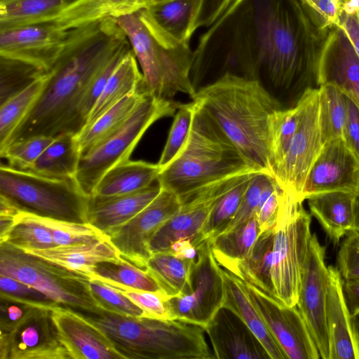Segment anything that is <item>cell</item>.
Wrapping results in <instances>:
<instances>
[{"label": "cell", "mask_w": 359, "mask_h": 359, "mask_svg": "<svg viewBox=\"0 0 359 359\" xmlns=\"http://www.w3.org/2000/svg\"><path fill=\"white\" fill-rule=\"evenodd\" d=\"M162 187L158 180L140 191L122 195L88 196V223L105 235L123 225L147 205L161 192Z\"/></svg>", "instance_id": "23"}, {"label": "cell", "mask_w": 359, "mask_h": 359, "mask_svg": "<svg viewBox=\"0 0 359 359\" xmlns=\"http://www.w3.org/2000/svg\"><path fill=\"white\" fill-rule=\"evenodd\" d=\"M302 112L299 102L290 108L278 109L273 115L271 130V156L276 177L290 147Z\"/></svg>", "instance_id": "41"}, {"label": "cell", "mask_w": 359, "mask_h": 359, "mask_svg": "<svg viewBox=\"0 0 359 359\" xmlns=\"http://www.w3.org/2000/svg\"><path fill=\"white\" fill-rule=\"evenodd\" d=\"M147 92L142 81L135 92L125 97L95 121L84 128L77 135L81 157L118 130L130 118Z\"/></svg>", "instance_id": "30"}, {"label": "cell", "mask_w": 359, "mask_h": 359, "mask_svg": "<svg viewBox=\"0 0 359 359\" xmlns=\"http://www.w3.org/2000/svg\"><path fill=\"white\" fill-rule=\"evenodd\" d=\"M342 290L351 317L359 313V278L343 279Z\"/></svg>", "instance_id": "58"}, {"label": "cell", "mask_w": 359, "mask_h": 359, "mask_svg": "<svg viewBox=\"0 0 359 359\" xmlns=\"http://www.w3.org/2000/svg\"><path fill=\"white\" fill-rule=\"evenodd\" d=\"M352 321L359 346V313L352 317Z\"/></svg>", "instance_id": "60"}, {"label": "cell", "mask_w": 359, "mask_h": 359, "mask_svg": "<svg viewBox=\"0 0 359 359\" xmlns=\"http://www.w3.org/2000/svg\"><path fill=\"white\" fill-rule=\"evenodd\" d=\"M195 113V104H179L168 140L158 164L163 169L172 162L184 147L189 137Z\"/></svg>", "instance_id": "45"}, {"label": "cell", "mask_w": 359, "mask_h": 359, "mask_svg": "<svg viewBox=\"0 0 359 359\" xmlns=\"http://www.w3.org/2000/svg\"><path fill=\"white\" fill-rule=\"evenodd\" d=\"M0 295L34 306L53 308L60 305L46 294L13 278L0 275Z\"/></svg>", "instance_id": "48"}, {"label": "cell", "mask_w": 359, "mask_h": 359, "mask_svg": "<svg viewBox=\"0 0 359 359\" xmlns=\"http://www.w3.org/2000/svg\"><path fill=\"white\" fill-rule=\"evenodd\" d=\"M318 86L332 85L359 107V56L344 28L333 25L323 40L318 64Z\"/></svg>", "instance_id": "19"}, {"label": "cell", "mask_w": 359, "mask_h": 359, "mask_svg": "<svg viewBox=\"0 0 359 359\" xmlns=\"http://www.w3.org/2000/svg\"><path fill=\"white\" fill-rule=\"evenodd\" d=\"M194 104V117L187 142L158 177L162 188L179 197L227 177L258 172L248 165L211 118Z\"/></svg>", "instance_id": "5"}, {"label": "cell", "mask_w": 359, "mask_h": 359, "mask_svg": "<svg viewBox=\"0 0 359 359\" xmlns=\"http://www.w3.org/2000/svg\"><path fill=\"white\" fill-rule=\"evenodd\" d=\"M329 283L325 248L311 234L302 267L297 308L303 317L319 351L320 358L329 359L326 323V302Z\"/></svg>", "instance_id": "14"}, {"label": "cell", "mask_w": 359, "mask_h": 359, "mask_svg": "<svg viewBox=\"0 0 359 359\" xmlns=\"http://www.w3.org/2000/svg\"><path fill=\"white\" fill-rule=\"evenodd\" d=\"M27 213L47 229L57 246L86 243L107 236L88 223L67 222Z\"/></svg>", "instance_id": "44"}, {"label": "cell", "mask_w": 359, "mask_h": 359, "mask_svg": "<svg viewBox=\"0 0 359 359\" xmlns=\"http://www.w3.org/2000/svg\"><path fill=\"white\" fill-rule=\"evenodd\" d=\"M165 1H168V0H151V3H158V2Z\"/></svg>", "instance_id": "63"}, {"label": "cell", "mask_w": 359, "mask_h": 359, "mask_svg": "<svg viewBox=\"0 0 359 359\" xmlns=\"http://www.w3.org/2000/svg\"><path fill=\"white\" fill-rule=\"evenodd\" d=\"M329 283L326 323L329 359H359V346L342 290V277L337 267L328 266Z\"/></svg>", "instance_id": "24"}, {"label": "cell", "mask_w": 359, "mask_h": 359, "mask_svg": "<svg viewBox=\"0 0 359 359\" xmlns=\"http://www.w3.org/2000/svg\"><path fill=\"white\" fill-rule=\"evenodd\" d=\"M81 313L107 335L124 359L215 358L205 329L200 325L107 311L100 315Z\"/></svg>", "instance_id": "4"}, {"label": "cell", "mask_w": 359, "mask_h": 359, "mask_svg": "<svg viewBox=\"0 0 359 359\" xmlns=\"http://www.w3.org/2000/svg\"><path fill=\"white\" fill-rule=\"evenodd\" d=\"M180 197L162 188L159 194L128 222L107 236L121 257L145 269L151 255L148 241L181 208Z\"/></svg>", "instance_id": "16"}, {"label": "cell", "mask_w": 359, "mask_h": 359, "mask_svg": "<svg viewBox=\"0 0 359 359\" xmlns=\"http://www.w3.org/2000/svg\"><path fill=\"white\" fill-rule=\"evenodd\" d=\"M48 74L0 105V148L32 109L44 88Z\"/></svg>", "instance_id": "40"}, {"label": "cell", "mask_w": 359, "mask_h": 359, "mask_svg": "<svg viewBox=\"0 0 359 359\" xmlns=\"http://www.w3.org/2000/svg\"><path fill=\"white\" fill-rule=\"evenodd\" d=\"M161 170L158 163L128 160L106 172L93 194L115 196L140 191L158 180Z\"/></svg>", "instance_id": "29"}, {"label": "cell", "mask_w": 359, "mask_h": 359, "mask_svg": "<svg viewBox=\"0 0 359 359\" xmlns=\"http://www.w3.org/2000/svg\"><path fill=\"white\" fill-rule=\"evenodd\" d=\"M337 268L343 279L359 278V231L346 236L337 253Z\"/></svg>", "instance_id": "50"}, {"label": "cell", "mask_w": 359, "mask_h": 359, "mask_svg": "<svg viewBox=\"0 0 359 359\" xmlns=\"http://www.w3.org/2000/svg\"><path fill=\"white\" fill-rule=\"evenodd\" d=\"M54 138L36 136L10 144L0 149V155L8 160L9 165L28 170Z\"/></svg>", "instance_id": "47"}, {"label": "cell", "mask_w": 359, "mask_h": 359, "mask_svg": "<svg viewBox=\"0 0 359 359\" xmlns=\"http://www.w3.org/2000/svg\"><path fill=\"white\" fill-rule=\"evenodd\" d=\"M74 0H0V29L46 22Z\"/></svg>", "instance_id": "37"}, {"label": "cell", "mask_w": 359, "mask_h": 359, "mask_svg": "<svg viewBox=\"0 0 359 359\" xmlns=\"http://www.w3.org/2000/svg\"><path fill=\"white\" fill-rule=\"evenodd\" d=\"M259 233V224L255 215L239 226L209 240L216 261L222 268L233 273Z\"/></svg>", "instance_id": "34"}, {"label": "cell", "mask_w": 359, "mask_h": 359, "mask_svg": "<svg viewBox=\"0 0 359 359\" xmlns=\"http://www.w3.org/2000/svg\"><path fill=\"white\" fill-rule=\"evenodd\" d=\"M116 288V287H114ZM140 307L144 311V318L168 320L170 317L167 311L164 297L148 291L137 290L128 287L116 288Z\"/></svg>", "instance_id": "51"}, {"label": "cell", "mask_w": 359, "mask_h": 359, "mask_svg": "<svg viewBox=\"0 0 359 359\" xmlns=\"http://www.w3.org/2000/svg\"><path fill=\"white\" fill-rule=\"evenodd\" d=\"M194 260L178 257L169 250L159 252L151 255L146 270L168 299L179 297L187 294L190 290Z\"/></svg>", "instance_id": "33"}, {"label": "cell", "mask_w": 359, "mask_h": 359, "mask_svg": "<svg viewBox=\"0 0 359 359\" xmlns=\"http://www.w3.org/2000/svg\"><path fill=\"white\" fill-rule=\"evenodd\" d=\"M80 158L77 135L65 133L55 137L28 170L50 177H74Z\"/></svg>", "instance_id": "36"}, {"label": "cell", "mask_w": 359, "mask_h": 359, "mask_svg": "<svg viewBox=\"0 0 359 359\" xmlns=\"http://www.w3.org/2000/svg\"><path fill=\"white\" fill-rule=\"evenodd\" d=\"M346 109L342 139L359 158V107L347 96Z\"/></svg>", "instance_id": "55"}, {"label": "cell", "mask_w": 359, "mask_h": 359, "mask_svg": "<svg viewBox=\"0 0 359 359\" xmlns=\"http://www.w3.org/2000/svg\"><path fill=\"white\" fill-rule=\"evenodd\" d=\"M255 172H248L217 202L203 230L193 242L196 248L203 241L212 240L229 226L241 205Z\"/></svg>", "instance_id": "38"}, {"label": "cell", "mask_w": 359, "mask_h": 359, "mask_svg": "<svg viewBox=\"0 0 359 359\" xmlns=\"http://www.w3.org/2000/svg\"><path fill=\"white\" fill-rule=\"evenodd\" d=\"M356 230L359 231V194H358V220H357V228Z\"/></svg>", "instance_id": "62"}, {"label": "cell", "mask_w": 359, "mask_h": 359, "mask_svg": "<svg viewBox=\"0 0 359 359\" xmlns=\"http://www.w3.org/2000/svg\"><path fill=\"white\" fill-rule=\"evenodd\" d=\"M201 4L202 0H168L151 3L144 11L170 36L189 43Z\"/></svg>", "instance_id": "31"}, {"label": "cell", "mask_w": 359, "mask_h": 359, "mask_svg": "<svg viewBox=\"0 0 359 359\" xmlns=\"http://www.w3.org/2000/svg\"><path fill=\"white\" fill-rule=\"evenodd\" d=\"M90 288L95 299L105 311L134 318L143 317V310L120 290L97 280H90Z\"/></svg>", "instance_id": "46"}, {"label": "cell", "mask_w": 359, "mask_h": 359, "mask_svg": "<svg viewBox=\"0 0 359 359\" xmlns=\"http://www.w3.org/2000/svg\"><path fill=\"white\" fill-rule=\"evenodd\" d=\"M271 177L273 176L264 172L254 175L236 215L223 232L239 226L255 215L262 191Z\"/></svg>", "instance_id": "49"}, {"label": "cell", "mask_w": 359, "mask_h": 359, "mask_svg": "<svg viewBox=\"0 0 359 359\" xmlns=\"http://www.w3.org/2000/svg\"><path fill=\"white\" fill-rule=\"evenodd\" d=\"M337 24L344 28L359 56V10L357 0L344 6Z\"/></svg>", "instance_id": "56"}, {"label": "cell", "mask_w": 359, "mask_h": 359, "mask_svg": "<svg viewBox=\"0 0 359 359\" xmlns=\"http://www.w3.org/2000/svg\"><path fill=\"white\" fill-rule=\"evenodd\" d=\"M0 275L34 287L60 305L89 315L105 312L93 296L90 278L0 243Z\"/></svg>", "instance_id": "9"}, {"label": "cell", "mask_w": 359, "mask_h": 359, "mask_svg": "<svg viewBox=\"0 0 359 359\" xmlns=\"http://www.w3.org/2000/svg\"><path fill=\"white\" fill-rule=\"evenodd\" d=\"M22 251L88 276L95 264L120 257L108 236L86 243Z\"/></svg>", "instance_id": "28"}, {"label": "cell", "mask_w": 359, "mask_h": 359, "mask_svg": "<svg viewBox=\"0 0 359 359\" xmlns=\"http://www.w3.org/2000/svg\"><path fill=\"white\" fill-rule=\"evenodd\" d=\"M319 122L323 144L342 138L346 118V95L325 84L318 87Z\"/></svg>", "instance_id": "39"}, {"label": "cell", "mask_w": 359, "mask_h": 359, "mask_svg": "<svg viewBox=\"0 0 359 359\" xmlns=\"http://www.w3.org/2000/svg\"><path fill=\"white\" fill-rule=\"evenodd\" d=\"M302 1L320 32L327 33L331 26L338 23L343 9L339 0Z\"/></svg>", "instance_id": "52"}, {"label": "cell", "mask_w": 359, "mask_h": 359, "mask_svg": "<svg viewBox=\"0 0 359 359\" xmlns=\"http://www.w3.org/2000/svg\"><path fill=\"white\" fill-rule=\"evenodd\" d=\"M52 316L71 359H123L107 335L84 316L58 305Z\"/></svg>", "instance_id": "21"}, {"label": "cell", "mask_w": 359, "mask_h": 359, "mask_svg": "<svg viewBox=\"0 0 359 359\" xmlns=\"http://www.w3.org/2000/svg\"><path fill=\"white\" fill-rule=\"evenodd\" d=\"M245 174L223 179L180 197V210L149 240L151 255L168 250L179 240L189 239L193 244L218 200Z\"/></svg>", "instance_id": "13"}, {"label": "cell", "mask_w": 359, "mask_h": 359, "mask_svg": "<svg viewBox=\"0 0 359 359\" xmlns=\"http://www.w3.org/2000/svg\"><path fill=\"white\" fill-rule=\"evenodd\" d=\"M204 329L215 358L271 359L243 321L226 308H221Z\"/></svg>", "instance_id": "22"}, {"label": "cell", "mask_w": 359, "mask_h": 359, "mask_svg": "<svg viewBox=\"0 0 359 359\" xmlns=\"http://www.w3.org/2000/svg\"><path fill=\"white\" fill-rule=\"evenodd\" d=\"M142 81V74L140 72L137 60L131 49L109 76L89 114L84 128L95 121L125 97L135 92Z\"/></svg>", "instance_id": "32"}, {"label": "cell", "mask_w": 359, "mask_h": 359, "mask_svg": "<svg viewBox=\"0 0 359 359\" xmlns=\"http://www.w3.org/2000/svg\"><path fill=\"white\" fill-rule=\"evenodd\" d=\"M314 216L334 245L357 228L358 194L351 191H331L306 198Z\"/></svg>", "instance_id": "25"}, {"label": "cell", "mask_w": 359, "mask_h": 359, "mask_svg": "<svg viewBox=\"0 0 359 359\" xmlns=\"http://www.w3.org/2000/svg\"><path fill=\"white\" fill-rule=\"evenodd\" d=\"M303 201L285 191L273 226L269 296L287 306L297 305L311 237V215L304 209Z\"/></svg>", "instance_id": "8"}, {"label": "cell", "mask_w": 359, "mask_h": 359, "mask_svg": "<svg viewBox=\"0 0 359 359\" xmlns=\"http://www.w3.org/2000/svg\"><path fill=\"white\" fill-rule=\"evenodd\" d=\"M244 283L263 321L287 358H320L315 341L296 306H285L252 284Z\"/></svg>", "instance_id": "17"}, {"label": "cell", "mask_w": 359, "mask_h": 359, "mask_svg": "<svg viewBox=\"0 0 359 359\" xmlns=\"http://www.w3.org/2000/svg\"><path fill=\"white\" fill-rule=\"evenodd\" d=\"M320 31L302 0H231L200 37L191 79L210 83L225 74L258 80L283 109L318 88Z\"/></svg>", "instance_id": "1"}, {"label": "cell", "mask_w": 359, "mask_h": 359, "mask_svg": "<svg viewBox=\"0 0 359 359\" xmlns=\"http://www.w3.org/2000/svg\"><path fill=\"white\" fill-rule=\"evenodd\" d=\"M168 250L178 257L187 259H195L197 255L196 248L189 239L176 241Z\"/></svg>", "instance_id": "59"}, {"label": "cell", "mask_w": 359, "mask_h": 359, "mask_svg": "<svg viewBox=\"0 0 359 359\" xmlns=\"http://www.w3.org/2000/svg\"><path fill=\"white\" fill-rule=\"evenodd\" d=\"M217 125L256 172L273 177L271 130L283 109L258 81L225 74L201 87L192 100Z\"/></svg>", "instance_id": "3"}, {"label": "cell", "mask_w": 359, "mask_h": 359, "mask_svg": "<svg viewBox=\"0 0 359 359\" xmlns=\"http://www.w3.org/2000/svg\"><path fill=\"white\" fill-rule=\"evenodd\" d=\"M139 13L146 25H133L127 38L148 91L167 100L172 101L178 93L193 99L196 93L191 79L194 52L189 43L177 41L161 29L144 8Z\"/></svg>", "instance_id": "6"}, {"label": "cell", "mask_w": 359, "mask_h": 359, "mask_svg": "<svg viewBox=\"0 0 359 359\" xmlns=\"http://www.w3.org/2000/svg\"><path fill=\"white\" fill-rule=\"evenodd\" d=\"M190 273V290L182 297L165 301L170 320L200 325L205 328L224 302L222 268L216 261L209 240L196 248Z\"/></svg>", "instance_id": "11"}, {"label": "cell", "mask_w": 359, "mask_h": 359, "mask_svg": "<svg viewBox=\"0 0 359 359\" xmlns=\"http://www.w3.org/2000/svg\"><path fill=\"white\" fill-rule=\"evenodd\" d=\"M357 4H358V10H359V0H357Z\"/></svg>", "instance_id": "64"}, {"label": "cell", "mask_w": 359, "mask_h": 359, "mask_svg": "<svg viewBox=\"0 0 359 359\" xmlns=\"http://www.w3.org/2000/svg\"><path fill=\"white\" fill-rule=\"evenodd\" d=\"M179 104L145 93L127 121L90 152L81 157L74 176L83 192L93 195L104 176L114 166L130 160L146 130L157 120L174 114Z\"/></svg>", "instance_id": "10"}, {"label": "cell", "mask_w": 359, "mask_h": 359, "mask_svg": "<svg viewBox=\"0 0 359 359\" xmlns=\"http://www.w3.org/2000/svg\"><path fill=\"white\" fill-rule=\"evenodd\" d=\"M151 0H74L51 22L65 29H73L107 18H118L146 8Z\"/></svg>", "instance_id": "27"}, {"label": "cell", "mask_w": 359, "mask_h": 359, "mask_svg": "<svg viewBox=\"0 0 359 359\" xmlns=\"http://www.w3.org/2000/svg\"><path fill=\"white\" fill-rule=\"evenodd\" d=\"M285 194V190L279 185L269 197L258 207L255 216L260 233L275 225Z\"/></svg>", "instance_id": "54"}, {"label": "cell", "mask_w": 359, "mask_h": 359, "mask_svg": "<svg viewBox=\"0 0 359 359\" xmlns=\"http://www.w3.org/2000/svg\"><path fill=\"white\" fill-rule=\"evenodd\" d=\"M0 196L20 212L77 223H88L86 196L74 177H56L1 165Z\"/></svg>", "instance_id": "7"}, {"label": "cell", "mask_w": 359, "mask_h": 359, "mask_svg": "<svg viewBox=\"0 0 359 359\" xmlns=\"http://www.w3.org/2000/svg\"><path fill=\"white\" fill-rule=\"evenodd\" d=\"M299 102L302 112L298 127L275 178L283 189L302 199L307 175L323 146L319 122L318 88L308 90Z\"/></svg>", "instance_id": "12"}, {"label": "cell", "mask_w": 359, "mask_h": 359, "mask_svg": "<svg viewBox=\"0 0 359 359\" xmlns=\"http://www.w3.org/2000/svg\"><path fill=\"white\" fill-rule=\"evenodd\" d=\"M339 1L341 2V4L343 5V7H344V5L351 4L356 0H339Z\"/></svg>", "instance_id": "61"}, {"label": "cell", "mask_w": 359, "mask_h": 359, "mask_svg": "<svg viewBox=\"0 0 359 359\" xmlns=\"http://www.w3.org/2000/svg\"><path fill=\"white\" fill-rule=\"evenodd\" d=\"M48 73L27 62L0 56V105Z\"/></svg>", "instance_id": "43"}, {"label": "cell", "mask_w": 359, "mask_h": 359, "mask_svg": "<svg viewBox=\"0 0 359 359\" xmlns=\"http://www.w3.org/2000/svg\"><path fill=\"white\" fill-rule=\"evenodd\" d=\"M222 273L225 296L223 307L232 311L243 321L260 341L271 359H287L250 297L244 281L223 268Z\"/></svg>", "instance_id": "26"}, {"label": "cell", "mask_w": 359, "mask_h": 359, "mask_svg": "<svg viewBox=\"0 0 359 359\" xmlns=\"http://www.w3.org/2000/svg\"><path fill=\"white\" fill-rule=\"evenodd\" d=\"M231 0H202L200 11L194 24V32L201 27H209L226 10Z\"/></svg>", "instance_id": "57"}, {"label": "cell", "mask_w": 359, "mask_h": 359, "mask_svg": "<svg viewBox=\"0 0 359 359\" xmlns=\"http://www.w3.org/2000/svg\"><path fill=\"white\" fill-rule=\"evenodd\" d=\"M0 243H6L21 250L46 249L57 246L50 233L32 219L27 212H20Z\"/></svg>", "instance_id": "42"}, {"label": "cell", "mask_w": 359, "mask_h": 359, "mask_svg": "<svg viewBox=\"0 0 359 359\" xmlns=\"http://www.w3.org/2000/svg\"><path fill=\"white\" fill-rule=\"evenodd\" d=\"M33 306L34 305L0 295V334L11 332Z\"/></svg>", "instance_id": "53"}, {"label": "cell", "mask_w": 359, "mask_h": 359, "mask_svg": "<svg viewBox=\"0 0 359 359\" xmlns=\"http://www.w3.org/2000/svg\"><path fill=\"white\" fill-rule=\"evenodd\" d=\"M339 190L359 194V158L342 138L323 144L307 175L302 198Z\"/></svg>", "instance_id": "20"}, {"label": "cell", "mask_w": 359, "mask_h": 359, "mask_svg": "<svg viewBox=\"0 0 359 359\" xmlns=\"http://www.w3.org/2000/svg\"><path fill=\"white\" fill-rule=\"evenodd\" d=\"M52 309L34 306L11 332L0 334V359H71Z\"/></svg>", "instance_id": "15"}, {"label": "cell", "mask_w": 359, "mask_h": 359, "mask_svg": "<svg viewBox=\"0 0 359 359\" xmlns=\"http://www.w3.org/2000/svg\"><path fill=\"white\" fill-rule=\"evenodd\" d=\"M69 32L51 22L0 29V56L27 62L48 72Z\"/></svg>", "instance_id": "18"}, {"label": "cell", "mask_w": 359, "mask_h": 359, "mask_svg": "<svg viewBox=\"0 0 359 359\" xmlns=\"http://www.w3.org/2000/svg\"><path fill=\"white\" fill-rule=\"evenodd\" d=\"M129 45L114 18L70 29L32 109L0 148L36 136L77 135L79 109L97 74Z\"/></svg>", "instance_id": "2"}, {"label": "cell", "mask_w": 359, "mask_h": 359, "mask_svg": "<svg viewBox=\"0 0 359 359\" xmlns=\"http://www.w3.org/2000/svg\"><path fill=\"white\" fill-rule=\"evenodd\" d=\"M89 277L91 280H100L113 287L151 292L168 299L147 270L121 257L95 264Z\"/></svg>", "instance_id": "35"}]
</instances>
